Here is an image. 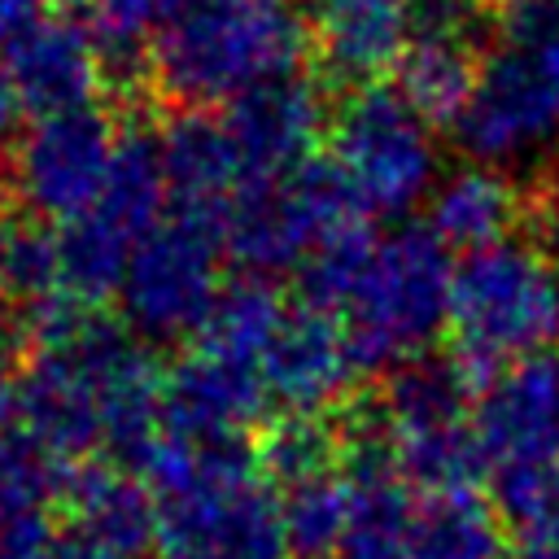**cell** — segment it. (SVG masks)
Masks as SVG:
<instances>
[{"instance_id": "obj_1", "label": "cell", "mask_w": 559, "mask_h": 559, "mask_svg": "<svg viewBox=\"0 0 559 559\" xmlns=\"http://www.w3.org/2000/svg\"><path fill=\"white\" fill-rule=\"evenodd\" d=\"M306 48L301 9L288 0H188L157 35L148 74L166 100L205 109L293 74Z\"/></svg>"}, {"instance_id": "obj_2", "label": "cell", "mask_w": 559, "mask_h": 559, "mask_svg": "<svg viewBox=\"0 0 559 559\" xmlns=\"http://www.w3.org/2000/svg\"><path fill=\"white\" fill-rule=\"evenodd\" d=\"M559 341V280L537 240L511 236L463 253L450 275L454 362L476 380Z\"/></svg>"}, {"instance_id": "obj_40", "label": "cell", "mask_w": 559, "mask_h": 559, "mask_svg": "<svg viewBox=\"0 0 559 559\" xmlns=\"http://www.w3.org/2000/svg\"><path fill=\"white\" fill-rule=\"evenodd\" d=\"M550 266H555V280H559V240H555V258H550Z\"/></svg>"}, {"instance_id": "obj_26", "label": "cell", "mask_w": 559, "mask_h": 559, "mask_svg": "<svg viewBox=\"0 0 559 559\" xmlns=\"http://www.w3.org/2000/svg\"><path fill=\"white\" fill-rule=\"evenodd\" d=\"M341 450H345V437H341V424L328 419V415H280L262 428L258 437V467L284 485H297V480H314V476H328V472H341Z\"/></svg>"}, {"instance_id": "obj_11", "label": "cell", "mask_w": 559, "mask_h": 559, "mask_svg": "<svg viewBox=\"0 0 559 559\" xmlns=\"http://www.w3.org/2000/svg\"><path fill=\"white\" fill-rule=\"evenodd\" d=\"M354 376L358 362L341 319L306 301L284 306V319L262 354V384L271 402L288 406V415H328L349 402Z\"/></svg>"}, {"instance_id": "obj_29", "label": "cell", "mask_w": 559, "mask_h": 559, "mask_svg": "<svg viewBox=\"0 0 559 559\" xmlns=\"http://www.w3.org/2000/svg\"><path fill=\"white\" fill-rule=\"evenodd\" d=\"M4 253H9V297L31 306L61 293L57 236H48L35 223H4Z\"/></svg>"}, {"instance_id": "obj_14", "label": "cell", "mask_w": 559, "mask_h": 559, "mask_svg": "<svg viewBox=\"0 0 559 559\" xmlns=\"http://www.w3.org/2000/svg\"><path fill=\"white\" fill-rule=\"evenodd\" d=\"M17 419L22 432H31L66 463L105 450L100 393L74 345L31 354V367L17 376Z\"/></svg>"}, {"instance_id": "obj_22", "label": "cell", "mask_w": 559, "mask_h": 559, "mask_svg": "<svg viewBox=\"0 0 559 559\" xmlns=\"http://www.w3.org/2000/svg\"><path fill=\"white\" fill-rule=\"evenodd\" d=\"M476 52L480 48H472V44L411 39L402 61H397V92H402V100L428 127L432 122L450 127L463 114V105H467V96L476 87V70H480Z\"/></svg>"}, {"instance_id": "obj_17", "label": "cell", "mask_w": 559, "mask_h": 559, "mask_svg": "<svg viewBox=\"0 0 559 559\" xmlns=\"http://www.w3.org/2000/svg\"><path fill=\"white\" fill-rule=\"evenodd\" d=\"M524 223H533V192L498 166L467 162L437 179L428 197V231L445 249L476 253L498 240H511Z\"/></svg>"}, {"instance_id": "obj_6", "label": "cell", "mask_w": 559, "mask_h": 559, "mask_svg": "<svg viewBox=\"0 0 559 559\" xmlns=\"http://www.w3.org/2000/svg\"><path fill=\"white\" fill-rule=\"evenodd\" d=\"M223 223L201 214H162V223L135 245L118 301L122 323L148 341L201 336L223 284Z\"/></svg>"}, {"instance_id": "obj_38", "label": "cell", "mask_w": 559, "mask_h": 559, "mask_svg": "<svg viewBox=\"0 0 559 559\" xmlns=\"http://www.w3.org/2000/svg\"><path fill=\"white\" fill-rule=\"evenodd\" d=\"M9 297V253H4V223H0V306Z\"/></svg>"}, {"instance_id": "obj_41", "label": "cell", "mask_w": 559, "mask_h": 559, "mask_svg": "<svg viewBox=\"0 0 559 559\" xmlns=\"http://www.w3.org/2000/svg\"><path fill=\"white\" fill-rule=\"evenodd\" d=\"M498 4H502V0H498Z\"/></svg>"}, {"instance_id": "obj_12", "label": "cell", "mask_w": 559, "mask_h": 559, "mask_svg": "<svg viewBox=\"0 0 559 559\" xmlns=\"http://www.w3.org/2000/svg\"><path fill=\"white\" fill-rule=\"evenodd\" d=\"M266 402L271 393L258 367L197 345L162 376V432L179 441H245V428L266 415Z\"/></svg>"}, {"instance_id": "obj_15", "label": "cell", "mask_w": 559, "mask_h": 559, "mask_svg": "<svg viewBox=\"0 0 559 559\" xmlns=\"http://www.w3.org/2000/svg\"><path fill=\"white\" fill-rule=\"evenodd\" d=\"M4 74L13 79L22 105L39 118L92 105L105 83L96 39L70 17H44L31 35H22L4 52Z\"/></svg>"}, {"instance_id": "obj_8", "label": "cell", "mask_w": 559, "mask_h": 559, "mask_svg": "<svg viewBox=\"0 0 559 559\" xmlns=\"http://www.w3.org/2000/svg\"><path fill=\"white\" fill-rule=\"evenodd\" d=\"M118 148V127L105 109L83 105L39 118L13 148V197L31 218L74 223L105 188Z\"/></svg>"}, {"instance_id": "obj_19", "label": "cell", "mask_w": 559, "mask_h": 559, "mask_svg": "<svg viewBox=\"0 0 559 559\" xmlns=\"http://www.w3.org/2000/svg\"><path fill=\"white\" fill-rule=\"evenodd\" d=\"M472 376L450 354H419L384 376V389L376 397V419L389 441L432 432L445 424L472 419Z\"/></svg>"}, {"instance_id": "obj_21", "label": "cell", "mask_w": 559, "mask_h": 559, "mask_svg": "<svg viewBox=\"0 0 559 559\" xmlns=\"http://www.w3.org/2000/svg\"><path fill=\"white\" fill-rule=\"evenodd\" d=\"M188 0H96L92 9V39L100 52L105 83L118 92L148 87V52L157 35L179 17Z\"/></svg>"}, {"instance_id": "obj_28", "label": "cell", "mask_w": 559, "mask_h": 559, "mask_svg": "<svg viewBox=\"0 0 559 559\" xmlns=\"http://www.w3.org/2000/svg\"><path fill=\"white\" fill-rule=\"evenodd\" d=\"M70 480V463L39 445L31 432H4L0 437V507L4 511H39L48 515L52 502H61Z\"/></svg>"}, {"instance_id": "obj_30", "label": "cell", "mask_w": 559, "mask_h": 559, "mask_svg": "<svg viewBox=\"0 0 559 559\" xmlns=\"http://www.w3.org/2000/svg\"><path fill=\"white\" fill-rule=\"evenodd\" d=\"M485 4L489 0H406V9H411V39H450V44L480 48Z\"/></svg>"}, {"instance_id": "obj_36", "label": "cell", "mask_w": 559, "mask_h": 559, "mask_svg": "<svg viewBox=\"0 0 559 559\" xmlns=\"http://www.w3.org/2000/svg\"><path fill=\"white\" fill-rule=\"evenodd\" d=\"M13 415H17V371H13V349L0 345V437L9 432Z\"/></svg>"}, {"instance_id": "obj_10", "label": "cell", "mask_w": 559, "mask_h": 559, "mask_svg": "<svg viewBox=\"0 0 559 559\" xmlns=\"http://www.w3.org/2000/svg\"><path fill=\"white\" fill-rule=\"evenodd\" d=\"M485 472L502 463H559V358L533 354L493 371L472 402Z\"/></svg>"}, {"instance_id": "obj_20", "label": "cell", "mask_w": 559, "mask_h": 559, "mask_svg": "<svg viewBox=\"0 0 559 559\" xmlns=\"http://www.w3.org/2000/svg\"><path fill=\"white\" fill-rule=\"evenodd\" d=\"M166 205H170V197H166V170H162V140L148 127L122 131L109 175H105V188L92 201L87 218L135 249L162 223Z\"/></svg>"}, {"instance_id": "obj_35", "label": "cell", "mask_w": 559, "mask_h": 559, "mask_svg": "<svg viewBox=\"0 0 559 559\" xmlns=\"http://www.w3.org/2000/svg\"><path fill=\"white\" fill-rule=\"evenodd\" d=\"M511 559H559V524H546V528H533V533H520Z\"/></svg>"}, {"instance_id": "obj_4", "label": "cell", "mask_w": 559, "mask_h": 559, "mask_svg": "<svg viewBox=\"0 0 559 559\" xmlns=\"http://www.w3.org/2000/svg\"><path fill=\"white\" fill-rule=\"evenodd\" d=\"M358 231L371 227L349 179L332 157H310L284 179L240 188L223 218V249L245 266V275L271 280L280 271H301L323 245Z\"/></svg>"}, {"instance_id": "obj_5", "label": "cell", "mask_w": 559, "mask_h": 559, "mask_svg": "<svg viewBox=\"0 0 559 559\" xmlns=\"http://www.w3.org/2000/svg\"><path fill=\"white\" fill-rule=\"evenodd\" d=\"M332 162L349 179L367 214H411L437 188L432 127L402 100L397 87H354L328 122Z\"/></svg>"}, {"instance_id": "obj_37", "label": "cell", "mask_w": 559, "mask_h": 559, "mask_svg": "<svg viewBox=\"0 0 559 559\" xmlns=\"http://www.w3.org/2000/svg\"><path fill=\"white\" fill-rule=\"evenodd\" d=\"M48 4L57 9V17H70V22H79V13L92 17V9H96V0H48Z\"/></svg>"}, {"instance_id": "obj_39", "label": "cell", "mask_w": 559, "mask_h": 559, "mask_svg": "<svg viewBox=\"0 0 559 559\" xmlns=\"http://www.w3.org/2000/svg\"><path fill=\"white\" fill-rule=\"evenodd\" d=\"M166 559H205V555H183V550H170Z\"/></svg>"}, {"instance_id": "obj_34", "label": "cell", "mask_w": 559, "mask_h": 559, "mask_svg": "<svg viewBox=\"0 0 559 559\" xmlns=\"http://www.w3.org/2000/svg\"><path fill=\"white\" fill-rule=\"evenodd\" d=\"M39 559H118V555H109L105 546H96L92 537L70 528V533H52L48 546L39 550Z\"/></svg>"}, {"instance_id": "obj_16", "label": "cell", "mask_w": 559, "mask_h": 559, "mask_svg": "<svg viewBox=\"0 0 559 559\" xmlns=\"http://www.w3.org/2000/svg\"><path fill=\"white\" fill-rule=\"evenodd\" d=\"M157 140H162L170 210L223 223L231 201L245 188V170L227 140V127L218 118H210L205 109H183L166 122V131Z\"/></svg>"}, {"instance_id": "obj_24", "label": "cell", "mask_w": 559, "mask_h": 559, "mask_svg": "<svg viewBox=\"0 0 559 559\" xmlns=\"http://www.w3.org/2000/svg\"><path fill=\"white\" fill-rule=\"evenodd\" d=\"M280 319H284V297L266 280L245 275V280H236L218 293L197 345L262 371V354H266Z\"/></svg>"}, {"instance_id": "obj_18", "label": "cell", "mask_w": 559, "mask_h": 559, "mask_svg": "<svg viewBox=\"0 0 559 559\" xmlns=\"http://www.w3.org/2000/svg\"><path fill=\"white\" fill-rule=\"evenodd\" d=\"M61 502L70 507L74 533L92 537L118 559H144L162 542V511L157 493L144 476L127 467H79L66 480Z\"/></svg>"}, {"instance_id": "obj_25", "label": "cell", "mask_w": 559, "mask_h": 559, "mask_svg": "<svg viewBox=\"0 0 559 559\" xmlns=\"http://www.w3.org/2000/svg\"><path fill=\"white\" fill-rule=\"evenodd\" d=\"M498 524L502 520L493 515V507L476 502L472 493L428 498L402 559H502Z\"/></svg>"}, {"instance_id": "obj_13", "label": "cell", "mask_w": 559, "mask_h": 559, "mask_svg": "<svg viewBox=\"0 0 559 559\" xmlns=\"http://www.w3.org/2000/svg\"><path fill=\"white\" fill-rule=\"evenodd\" d=\"M301 22L328 83L349 92L397 70L411 44L406 0H306Z\"/></svg>"}, {"instance_id": "obj_27", "label": "cell", "mask_w": 559, "mask_h": 559, "mask_svg": "<svg viewBox=\"0 0 559 559\" xmlns=\"http://www.w3.org/2000/svg\"><path fill=\"white\" fill-rule=\"evenodd\" d=\"M275 502H280L288 559H336L341 555V537H345V476L341 472L284 485Z\"/></svg>"}, {"instance_id": "obj_7", "label": "cell", "mask_w": 559, "mask_h": 559, "mask_svg": "<svg viewBox=\"0 0 559 559\" xmlns=\"http://www.w3.org/2000/svg\"><path fill=\"white\" fill-rule=\"evenodd\" d=\"M450 131L476 166H507L546 148L559 131V48L502 44L485 52Z\"/></svg>"}, {"instance_id": "obj_3", "label": "cell", "mask_w": 559, "mask_h": 559, "mask_svg": "<svg viewBox=\"0 0 559 559\" xmlns=\"http://www.w3.org/2000/svg\"><path fill=\"white\" fill-rule=\"evenodd\" d=\"M450 258L428 227H397L376 240L354 293L341 306V328L358 371H393L450 328Z\"/></svg>"}, {"instance_id": "obj_31", "label": "cell", "mask_w": 559, "mask_h": 559, "mask_svg": "<svg viewBox=\"0 0 559 559\" xmlns=\"http://www.w3.org/2000/svg\"><path fill=\"white\" fill-rule=\"evenodd\" d=\"M498 22L507 44L559 48V0H502Z\"/></svg>"}, {"instance_id": "obj_9", "label": "cell", "mask_w": 559, "mask_h": 559, "mask_svg": "<svg viewBox=\"0 0 559 559\" xmlns=\"http://www.w3.org/2000/svg\"><path fill=\"white\" fill-rule=\"evenodd\" d=\"M328 122L323 92L306 74H280L245 96H236L223 114L227 140L240 157L245 183H271L293 175L297 166L310 162V148L319 144Z\"/></svg>"}, {"instance_id": "obj_32", "label": "cell", "mask_w": 559, "mask_h": 559, "mask_svg": "<svg viewBox=\"0 0 559 559\" xmlns=\"http://www.w3.org/2000/svg\"><path fill=\"white\" fill-rule=\"evenodd\" d=\"M48 0H0V52H9L22 35H31L44 22Z\"/></svg>"}, {"instance_id": "obj_33", "label": "cell", "mask_w": 559, "mask_h": 559, "mask_svg": "<svg viewBox=\"0 0 559 559\" xmlns=\"http://www.w3.org/2000/svg\"><path fill=\"white\" fill-rule=\"evenodd\" d=\"M22 114H26L22 96H17L13 79L0 70V153H13L17 148V140H22Z\"/></svg>"}, {"instance_id": "obj_23", "label": "cell", "mask_w": 559, "mask_h": 559, "mask_svg": "<svg viewBox=\"0 0 559 559\" xmlns=\"http://www.w3.org/2000/svg\"><path fill=\"white\" fill-rule=\"evenodd\" d=\"M389 445H393V459H397V472L406 476V485L428 498H463L485 476V450L476 441L472 419L445 424L432 432H415V437H402Z\"/></svg>"}]
</instances>
